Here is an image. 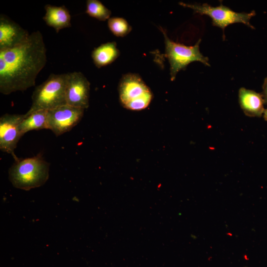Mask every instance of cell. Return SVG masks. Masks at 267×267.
<instances>
[{
  "mask_svg": "<svg viewBox=\"0 0 267 267\" xmlns=\"http://www.w3.org/2000/svg\"><path fill=\"white\" fill-rule=\"evenodd\" d=\"M84 109L64 105L47 111V128L56 136L70 131L84 115Z\"/></svg>",
  "mask_w": 267,
  "mask_h": 267,
  "instance_id": "obj_7",
  "label": "cell"
},
{
  "mask_svg": "<svg viewBox=\"0 0 267 267\" xmlns=\"http://www.w3.org/2000/svg\"><path fill=\"white\" fill-rule=\"evenodd\" d=\"M264 117L265 120L267 121V108L265 110L264 112Z\"/></svg>",
  "mask_w": 267,
  "mask_h": 267,
  "instance_id": "obj_18",
  "label": "cell"
},
{
  "mask_svg": "<svg viewBox=\"0 0 267 267\" xmlns=\"http://www.w3.org/2000/svg\"><path fill=\"white\" fill-rule=\"evenodd\" d=\"M47 129V111L39 110L29 115L24 114V118L20 125L22 135L33 130Z\"/></svg>",
  "mask_w": 267,
  "mask_h": 267,
  "instance_id": "obj_14",
  "label": "cell"
},
{
  "mask_svg": "<svg viewBox=\"0 0 267 267\" xmlns=\"http://www.w3.org/2000/svg\"><path fill=\"white\" fill-rule=\"evenodd\" d=\"M179 4L186 7L192 9L194 13L209 16L212 20L213 25L221 28L223 31L229 25L234 23H242L253 29L250 24L251 18L256 15L254 10L249 13L236 12L229 7L222 5L213 6L208 3L188 4L180 2Z\"/></svg>",
  "mask_w": 267,
  "mask_h": 267,
  "instance_id": "obj_6",
  "label": "cell"
},
{
  "mask_svg": "<svg viewBox=\"0 0 267 267\" xmlns=\"http://www.w3.org/2000/svg\"><path fill=\"white\" fill-rule=\"evenodd\" d=\"M24 114H5L0 118V149L11 154L15 161L19 158L14 153L20 138L23 136L20 125Z\"/></svg>",
  "mask_w": 267,
  "mask_h": 267,
  "instance_id": "obj_8",
  "label": "cell"
},
{
  "mask_svg": "<svg viewBox=\"0 0 267 267\" xmlns=\"http://www.w3.org/2000/svg\"><path fill=\"white\" fill-rule=\"evenodd\" d=\"M108 26L111 32L117 37H124L132 30L128 22L121 17H111L108 20Z\"/></svg>",
  "mask_w": 267,
  "mask_h": 267,
  "instance_id": "obj_16",
  "label": "cell"
},
{
  "mask_svg": "<svg viewBox=\"0 0 267 267\" xmlns=\"http://www.w3.org/2000/svg\"><path fill=\"white\" fill-rule=\"evenodd\" d=\"M68 73L51 74L33 91L32 105L25 115L39 110H49L66 105V89Z\"/></svg>",
  "mask_w": 267,
  "mask_h": 267,
  "instance_id": "obj_3",
  "label": "cell"
},
{
  "mask_svg": "<svg viewBox=\"0 0 267 267\" xmlns=\"http://www.w3.org/2000/svg\"><path fill=\"white\" fill-rule=\"evenodd\" d=\"M122 105L132 110H140L150 104L152 93L141 78L136 74L128 73L123 76L118 87Z\"/></svg>",
  "mask_w": 267,
  "mask_h": 267,
  "instance_id": "obj_5",
  "label": "cell"
},
{
  "mask_svg": "<svg viewBox=\"0 0 267 267\" xmlns=\"http://www.w3.org/2000/svg\"><path fill=\"white\" fill-rule=\"evenodd\" d=\"M165 44V56L170 65V75L172 81L176 78L177 73L185 69L191 62L199 61L206 66H210L209 59L202 54L199 49V39L193 46H186L176 43L169 38L166 31L160 28Z\"/></svg>",
  "mask_w": 267,
  "mask_h": 267,
  "instance_id": "obj_4",
  "label": "cell"
},
{
  "mask_svg": "<svg viewBox=\"0 0 267 267\" xmlns=\"http://www.w3.org/2000/svg\"><path fill=\"white\" fill-rule=\"evenodd\" d=\"M49 164L41 154L18 159L9 169V178L15 187L25 190L43 185L49 177Z\"/></svg>",
  "mask_w": 267,
  "mask_h": 267,
  "instance_id": "obj_2",
  "label": "cell"
},
{
  "mask_svg": "<svg viewBox=\"0 0 267 267\" xmlns=\"http://www.w3.org/2000/svg\"><path fill=\"white\" fill-rule=\"evenodd\" d=\"M239 103L245 115L260 117L265 111L264 100L262 93L241 88L238 92Z\"/></svg>",
  "mask_w": 267,
  "mask_h": 267,
  "instance_id": "obj_11",
  "label": "cell"
},
{
  "mask_svg": "<svg viewBox=\"0 0 267 267\" xmlns=\"http://www.w3.org/2000/svg\"><path fill=\"white\" fill-rule=\"evenodd\" d=\"M44 9L45 13L43 17L44 20L48 26L54 28L56 33L71 26V15L64 5L57 6L46 4Z\"/></svg>",
  "mask_w": 267,
  "mask_h": 267,
  "instance_id": "obj_12",
  "label": "cell"
},
{
  "mask_svg": "<svg viewBox=\"0 0 267 267\" xmlns=\"http://www.w3.org/2000/svg\"><path fill=\"white\" fill-rule=\"evenodd\" d=\"M46 63V49L39 30L31 33L22 44L0 50V93L7 95L34 86Z\"/></svg>",
  "mask_w": 267,
  "mask_h": 267,
  "instance_id": "obj_1",
  "label": "cell"
},
{
  "mask_svg": "<svg viewBox=\"0 0 267 267\" xmlns=\"http://www.w3.org/2000/svg\"><path fill=\"white\" fill-rule=\"evenodd\" d=\"M120 51L114 42H107L95 48L91 57L97 68L107 66L114 62L119 56Z\"/></svg>",
  "mask_w": 267,
  "mask_h": 267,
  "instance_id": "obj_13",
  "label": "cell"
},
{
  "mask_svg": "<svg viewBox=\"0 0 267 267\" xmlns=\"http://www.w3.org/2000/svg\"><path fill=\"white\" fill-rule=\"evenodd\" d=\"M265 103L267 104V77L265 78L263 85V92L262 93Z\"/></svg>",
  "mask_w": 267,
  "mask_h": 267,
  "instance_id": "obj_17",
  "label": "cell"
},
{
  "mask_svg": "<svg viewBox=\"0 0 267 267\" xmlns=\"http://www.w3.org/2000/svg\"><path fill=\"white\" fill-rule=\"evenodd\" d=\"M90 83L80 72L68 73L66 89V104L87 109L89 106Z\"/></svg>",
  "mask_w": 267,
  "mask_h": 267,
  "instance_id": "obj_9",
  "label": "cell"
},
{
  "mask_svg": "<svg viewBox=\"0 0 267 267\" xmlns=\"http://www.w3.org/2000/svg\"><path fill=\"white\" fill-rule=\"evenodd\" d=\"M86 13L100 21H104L110 18L111 11L98 0H87Z\"/></svg>",
  "mask_w": 267,
  "mask_h": 267,
  "instance_id": "obj_15",
  "label": "cell"
},
{
  "mask_svg": "<svg viewBox=\"0 0 267 267\" xmlns=\"http://www.w3.org/2000/svg\"><path fill=\"white\" fill-rule=\"evenodd\" d=\"M30 34L7 16H0V50L15 47L24 42Z\"/></svg>",
  "mask_w": 267,
  "mask_h": 267,
  "instance_id": "obj_10",
  "label": "cell"
}]
</instances>
